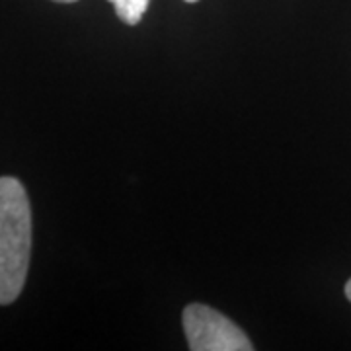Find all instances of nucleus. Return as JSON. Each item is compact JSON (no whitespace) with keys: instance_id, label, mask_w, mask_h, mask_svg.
<instances>
[{"instance_id":"1","label":"nucleus","mask_w":351,"mask_h":351,"mask_svg":"<svg viewBox=\"0 0 351 351\" xmlns=\"http://www.w3.org/2000/svg\"><path fill=\"white\" fill-rule=\"evenodd\" d=\"M32 256V207L18 178H0V304L24 289Z\"/></svg>"},{"instance_id":"2","label":"nucleus","mask_w":351,"mask_h":351,"mask_svg":"<svg viewBox=\"0 0 351 351\" xmlns=\"http://www.w3.org/2000/svg\"><path fill=\"white\" fill-rule=\"evenodd\" d=\"M184 332L193 351H250L248 336L230 318L207 304L193 302L184 308Z\"/></svg>"},{"instance_id":"3","label":"nucleus","mask_w":351,"mask_h":351,"mask_svg":"<svg viewBox=\"0 0 351 351\" xmlns=\"http://www.w3.org/2000/svg\"><path fill=\"white\" fill-rule=\"evenodd\" d=\"M110 2L123 24L137 25L147 12L151 0H110Z\"/></svg>"},{"instance_id":"4","label":"nucleus","mask_w":351,"mask_h":351,"mask_svg":"<svg viewBox=\"0 0 351 351\" xmlns=\"http://www.w3.org/2000/svg\"><path fill=\"white\" fill-rule=\"evenodd\" d=\"M346 297H348V299H350V302H351V279L348 281V283H346Z\"/></svg>"},{"instance_id":"5","label":"nucleus","mask_w":351,"mask_h":351,"mask_svg":"<svg viewBox=\"0 0 351 351\" xmlns=\"http://www.w3.org/2000/svg\"><path fill=\"white\" fill-rule=\"evenodd\" d=\"M55 2H64V4H71V2H76V0H55Z\"/></svg>"},{"instance_id":"6","label":"nucleus","mask_w":351,"mask_h":351,"mask_svg":"<svg viewBox=\"0 0 351 351\" xmlns=\"http://www.w3.org/2000/svg\"><path fill=\"white\" fill-rule=\"evenodd\" d=\"M186 2H197V0H186Z\"/></svg>"}]
</instances>
